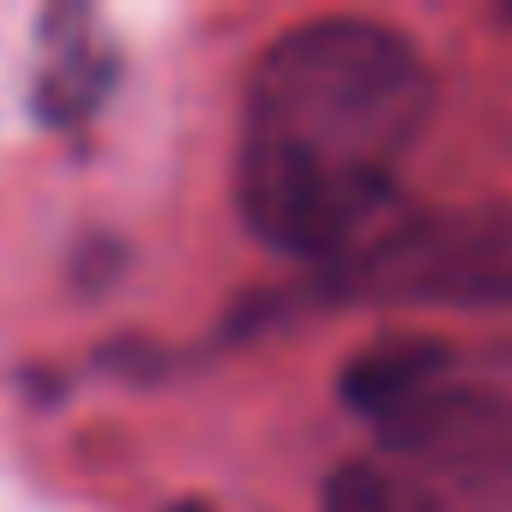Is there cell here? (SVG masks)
I'll return each mask as SVG.
<instances>
[{"label": "cell", "instance_id": "cell-4", "mask_svg": "<svg viewBox=\"0 0 512 512\" xmlns=\"http://www.w3.org/2000/svg\"><path fill=\"white\" fill-rule=\"evenodd\" d=\"M320 512H440V488L416 464L392 452H368L332 470Z\"/></svg>", "mask_w": 512, "mask_h": 512}, {"label": "cell", "instance_id": "cell-2", "mask_svg": "<svg viewBox=\"0 0 512 512\" xmlns=\"http://www.w3.org/2000/svg\"><path fill=\"white\" fill-rule=\"evenodd\" d=\"M344 404L380 434V452L434 476V464L482 458L506 416L500 404L458 368V356L434 338H380L350 356Z\"/></svg>", "mask_w": 512, "mask_h": 512}, {"label": "cell", "instance_id": "cell-1", "mask_svg": "<svg viewBox=\"0 0 512 512\" xmlns=\"http://www.w3.org/2000/svg\"><path fill=\"white\" fill-rule=\"evenodd\" d=\"M422 49L380 19L290 25L247 73L235 199L247 229L296 260H344L386 223L428 127Z\"/></svg>", "mask_w": 512, "mask_h": 512}, {"label": "cell", "instance_id": "cell-3", "mask_svg": "<svg viewBox=\"0 0 512 512\" xmlns=\"http://www.w3.org/2000/svg\"><path fill=\"white\" fill-rule=\"evenodd\" d=\"M356 284L410 308H506L512 302V205H440L380 223L350 247Z\"/></svg>", "mask_w": 512, "mask_h": 512}]
</instances>
